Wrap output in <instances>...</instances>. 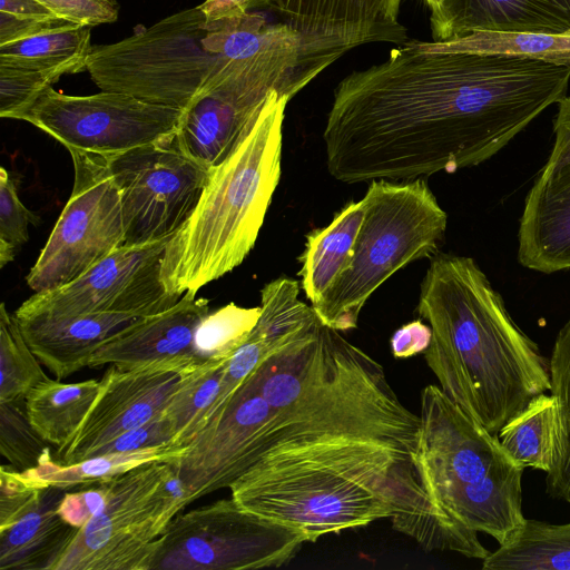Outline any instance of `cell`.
<instances>
[{"label":"cell","mask_w":570,"mask_h":570,"mask_svg":"<svg viewBox=\"0 0 570 570\" xmlns=\"http://www.w3.org/2000/svg\"><path fill=\"white\" fill-rule=\"evenodd\" d=\"M420 426L411 460L423 493L410 537L426 550L481 559L483 532L500 544L523 525V466L498 436L454 403L441 387L421 393Z\"/></svg>","instance_id":"4"},{"label":"cell","mask_w":570,"mask_h":570,"mask_svg":"<svg viewBox=\"0 0 570 570\" xmlns=\"http://www.w3.org/2000/svg\"><path fill=\"white\" fill-rule=\"evenodd\" d=\"M298 283L278 277L261 291V315L250 332L268 355L301 335L318 320L312 306L298 298Z\"/></svg>","instance_id":"28"},{"label":"cell","mask_w":570,"mask_h":570,"mask_svg":"<svg viewBox=\"0 0 570 570\" xmlns=\"http://www.w3.org/2000/svg\"><path fill=\"white\" fill-rule=\"evenodd\" d=\"M401 0H253L249 10L267 9L314 47L344 55L375 42L403 45Z\"/></svg>","instance_id":"17"},{"label":"cell","mask_w":570,"mask_h":570,"mask_svg":"<svg viewBox=\"0 0 570 570\" xmlns=\"http://www.w3.org/2000/svg\"><path fill=\"white\" fill-rule=\"evenodd\" d=\"M100 387V381L61 383L47 379L24 399L28 419L40 436L63 449L72 440Z\"/></svg>","instance_id":"25"},{"label":"cell","mask_w":570,"mask_h":570,"mask_svg":"<svg viewBox=\"0 0 570 570\" xmlns=\"http://www.w3.org/2000/svg\"><path fill=\"white\" fill-rule=\"evenodd\" d=\"M570 68L411 40L336 86L323 131L330 175L403 181L476 166L567 96Z\"/></svg>","instance_id":"1"},{"label":"cell","mask_w":570,"mask_h":570,"mask_svg":"<svg viewBox=\"0 0 570 570\" xmlns=\"http://www.w3.org/2000/svg\"><path fill=\"white\" fill-rule=\"evenodd\" d=\"M228 360L205 362L180 381L163 411L173 428L171 445L186 448L206 425Z\"/></svg>","instance_id":"30"},{"label":"cell","mask_w":570,"mask_h":570,"mask_svg":"<svg viewBox=\"0 0 570 570\" xmlns=\"http://www.w3.org/2000/svg\"><path fill=\"white\" fill-rule=\"evenodd\" d=\"M432 42L445 51L530 59L570 68V35L474 31L456 40Z\"/></svg>","instance_id":"32"},{"label":"cell","mask_w":570,"mask_h":570,"mask_svg":"<svg viewBox=\"0 0 570 570\" xmlns=\"http://www.w3.org/2000/svg\"><path fill=\"white\" fill-rule=\"evenodd\" d=\"M261 311V306L240 307L229 303L209 312L195 332L194 357L200 363L230 358L248 338Z\"/></svg>","instance_id":"34"},{"label":"cell","mask_w":570,"mask_h":570,"mask_svg":"<svg viewBox=\"0 0 570 570\" xmlns=\"http://www.w3.org/2000/svg\"><path fill=\"white\" fill-rule=\"evenodd\" d=\"M187 504L171 461L109 479L104 505L78 529L53 570H149L158 540Z\"/></svg>","instance_id":"8"},{"label":"cell","mask_w":570,"mask_h":570,"mask_svg":"<svg viewBox=\"0 0 570 570\" xmlns=\"http://www.w3.org/2000/svg\"><path fill=\"white\" fill-rule=\"evenodd\" d=\"M91 27L67 22L31 37L0 46V66L43 72L55 82L87 69Z\"/></svg>","instance_id":"24"},{"label":"cell","mask_w":570,"mask_h":570,"mask_svg":"<svg viewBox=\"0 0 570 570\" xmlns=\"http://www.w3.org/2000/svg\"><path fill=\"white\" fill-rule=\"evenodd\" d=\"M59 18L77 24L94 27L117 20V0H39Z\"/></svg>","instance_id":"39"},{"label":"cell","mask_w":570,"mask_h":570,"mask_svg":"<svg viewBox=\"0 0 570 570\" xmlns=\"http://www.w3.org/2000/svg\"><path fill=\"white\" fill-rule=\"evenodd\" d=\"M30 423L24 400L0 403V452L19 470L38 466L49 448Z\"/></svg>","instance_id":"35"},{"label":"cell","mask_w":570,"mask_h":570,"mask_svg":"<svg viewBox=\"0 0 570 570\" xmlns=\"http://www.w3.org/2000/svg\"><path fill=\"white\" fill-rule=\"evenodd\" d=\"M289 100L275 91L252 129L210 169L193 215L165 248L160 278L169 294H197L239 266L255 246L281 179Z\"/></svg>","instance_id":"5"},{"label":"cell","mask_w":570,"mask_h":570,"mask_svg":"<svg viewBox=\"0 0 570 570\" xmlns=\"http://www.w3.org/2000/svg\"><path fill=\"white\" fill-rule=\"evenodd\" d=\"M181 115L127 94L69 96L49 86L12 119L30 122L68 150L116 155L174 136Z\"/></svg>","instance_id":"12"},{"label":"cell","mask_w":570,"mask_h":570,"mask_svg":"<svg viewBox=\"0 0 570 570\" xmlns=\"http://www.w3.org/2000/svg\"><path fill=\"white\" fill-rule=\"evenodd\" d=\"M553 131V147L540 175L551 174L570 163V97L568 96L558 102Z\"/></svg>","instance_id":"42"},{"label":"cell","mask_w":570,"mask_h":570,"mask_svg":"<svg viewBox=\"0 0 570 570\" xmlns=\"http://www.w3.org/2000/svg\"><path fill=\"white\" fill-rule=\"evenodd\" d=\"M65 492L49 485L30 511L0 531L1 570H53L79 529L58 512Z\"/></svg>","instance_id":"22"},{"label":"cell","mask_w":570,"mask_h":570,"mask_svg":"<svg viewBox=\"0 0 570 570\" xmlns=\"http://www.w3.org/2000/svg\"><path fill=\"white\" fill-rule=\"evenodd\" d=\"M78 491L65 492L58 512L69 524L82 527L105 503L109 480L79 485Z\"/></svg>","instance_id":"40"},{"label":"cell","mask_w":570,"mask_h":570,"mask_svg":"<svg viewBox=\"0 0 570 570\" xmlns=\"http://www.w3.org/2000/svg\"><path fill=\"white\" fill-rule=\"evenodd\" d=\"M518 261L551 274L570 268V163L539 175L520 217Z\"/></svg>","instance_id":"20"},{"label":"cell","mask_w":570,"mask_h":570,"mask_svg":"<svg viewBox=\"0 0 570 570\" xmlns=\"http://www.w3.org/2000/svg\"><path fill=\"white\" fill-rule=\"evenodd\" d=\"M186 448L171 444L151 446L130 452L108 453L83 461L65 464L50 456L31 469L48 485L69 489L76 485L109 480L155 461H175Z\"/></svg>","instance_id":"31"},{"label":"cell","mask_w":570,"mask_h":570,"mask_svg":"<svg viewBox=\"0 0 570 570\" xmlns=\"http://www.w3.org/2000/svg\"><path fill=\"white\" fill-rule=\"evenodd\" d=\"M430 24L434 42L474 31L570 35V0H440Z\"/></svg>","instance_id":"19"},{"label":"cell","mask_w":570,"mask_h":570,"mask_svg":"<svg viewBox=\"0 0 570 570\" xmlns=\"http://www.w3.org/2000/svg\"><path fill=\"white\" fill-rule=\"evenodd\" d=\"M229 489L243 508L302 530L307 542L384 518L402 532L423 508L410 453L346 436L274 449Z\"/></svg>","instance_id":"3"},{"label":"cell","mask_w":570,"mask_h":570,"mask_svg":"<svg viewBox=\"0 0 570 570\" xmlns=\"http://www.w3.org/2000/svg\"><path fill=\"white\" fill-rule=\"evenodd\" d=\"M549 373L557 423L552 466L546 478L547 492L570 503V317L554 341Z\"/></svg>","instance_id":"29"},{"label":"cell","mask_w":570,"mask_h":570,"mask_svg":"<svg viewBox=\"0 0 570 570\" xmlns=\"http://www.w3.org/2000/svg\"><path fill=\"white\" fill-rule=\"evenodd\" d=\"M432 337L431 327L416 320L397 328L391 337V350L396 358H407L425 352Z\"/></svg>","instance_id":"43"},{"label":"cell","mask_w":570,"mask_h":570,"mask_svg":"<svg viewBox=\"0 0 570 570\" xmlns=\"http://www.w3.org/2000/svg\"><path fill=\"white\" fill-rule=\"evenodd\" d=\"M69 153L75 168L71 196L26 277L36 293L72 282L125 243L121 198L108 155Z\"/></svg>","instance_id":"11"},{"label":"cell","mask_w":570,"mask_h":570,"mask_svg":"<svg viewBox=\"0 0 570 570\" xmlns=\"http://www.w3.org/2000/svg\"><path fill=\"white\" fill-rule=\"evenodd\" d=\"M200 364L194 357H180L131 370L110 365L77 433L57 451L60 462L92 458L109 442L159 415L183 377Z\"/></svg>","instance_id":"16"},{"label":"cell","mask_w":570,"mask_h":570,"mask_svg":"<svg viewBox=\"0 0 570 570\" xmlns=\"http://www.w3.org/2000/svg\"><path fill=\"white\" fill-rule=\"evenodd\" d=\"M416 312L432 331L424 358L441 390L490 433L550 391L549 364L473 258L435 254Z\"/></svg>","instance_id":"2"},{"label":"cell","mask_w":570,"mask_h":570,"mask_svg":"<svg viewBox=\"0 0 570 570\" xmlns=\"http://www.w3.org/2000/svg\"><path fill=\"white\" fill-rule=\"evenodd\" d=\"M52 83L43 72L0 66V116L13 118Z\"/></svg>","instance_id":"38"},{"label":"cell","mask_w":570,"mask_h":570,"mask_svg":"<svg viewBox=\"0 0 570 570\" xmlns=\"http://www.w3.org/2000/svg\"><path fill=\"white\" fill-rule=\"evenodd\" d=\"M332 63L323 57L229 60L183 110L176 145L202 166H218L252 129L275 91L292 99Z\"/></svg>","instance_id":"9"},{"label":"cell","mask_w":570,"mask_h":570,"mask_svg":"<svg viewBox=\"0 0 570 570\" xmlns=\"http://www.w3.org/2000/svg\"><path fill=\"white\" fill-rule=\"evenodd\" d=\"M67 22L62 18L29 19L0 11V46L18 41Z\"/></svg>","instance_id":"44"},{"label":"cell","mask_w":570,"mask_h":570,"mask_svg":"<svg viewBox=\"0 0 570 570\" xmlns=\"http://www.w3.org/2000/svg\"><path fill=\"white\" fill-rule=\"evenodd\" d=\"M174 136L108 155L121 198L126 246L174 236L202 197L210 169L186 156Z\"/></svg>","instance_id":"13"},{"label":"cell","mask_w":570,"mask_h":570,"mask_svg":"<svg viewBox=\"0 0 570 570\" xmlns=\"http://www.w3.org/2000/svg\"><path fill=\"white\" fill-rule=\"evenodd\" d=\"M483 570H570V522L525 519L521 529L482 560Z\"/></svg>","instance_id":"26"},{"label":"cell","mask_w":570,"mask_h":570,"mask_svg":"<svg viewBox=\"0 0 570 570\" xmlns=\"http://www.w3.org/2000/svg\"><path fill=\"white\" fill-rule=\"evenodd\" d=\"M173 436V428L161 412L147 423L109 442L95 456L170 444Z\"/></svg>","instance_id":"41"},{"label":"cell","mask_w":570,"mask_h":570,"mask_svg":"<svg viewBox=\"0 0 570 570\" xmlns=\"http://www.w3.org/2000/svg\"><path fill=\"white\" fill-rule=\"evenodd\" d=\"M39 217L20 200L17 183L11 174L0 168V268L12 262L29 239V226Z\"/></svg>","instance_id":"36"},{"label":"cell","mask_w":570,"mask_h":570,"mask_svg":"<svg viewBox=\"0 0 570 570\" xmlns=\"http://www.w3.org/2000/svg\"><path fill=\"white\" fill-rule=\"evenodd\" d=\"M364 215L365 202L362 198L346 205L327 226L306 236L299 257V275L311 306L323 298L347 267Z\"/></svg>","instance_id":"23"},{"label":"cell","mask_w":570,"mask_h":570,"mask_svg":"<svg viewBox=\"0 0 570 570\" xmlns=\"http://www.w3.org/2000/svg\"><path fill=\"white\" fill-rule=\"evenodd\" d=\"M0 11L29 19L59 18L39 0H0Z\"/></svg>","instance_id":"46"},{"label":"cell","mask_w":570,"mask_h":570,"mask_svg":"<svg viewBox=\"0 0 570 570\" xmlns=\"http://www.w3.org/2000/svg\"><path fill=\"white\" fill-rule=\"evenodd\" d=\"M271 415L268 402L247 376L224 409L171 461L188 503L229 488L259 459V442Z\"/></svg>","instance_id":"15"},{"label":"cell","mask_w":570,"mask_h":570,"mask_svg":"<svg viewBox=\"0 0 570 570\" xmlns=\"http://www.w3.org/2000/svg\"><path fill=\"white\" fill-rule=\"evenodd\" d=\"M29 347L14 314L0 306V403L24 400L48 379Z\"/></svg>","instance_id":"33"},{"label":"cell","mask_w":570,"mask_h":570,"mask_svg":"<svg viewBox=\"0 0 570 570\" xmlns=\"http://www.w3.org/2000/svg\"><path fill=\"white\" fill-rule=\"evenodd\" d=\"M307 542L294 527L243 508L233 498L177 514L158 540L149 570L281 567Z\"/></svg>","instance_id":"10"},{"label":"cell","mask_w":570,"mask_h":570,"mask_svg":"<svg viewBox=\"0 0 570 570\" xmlns=\"http://www.w3.org/2000/svg\"><path fill=\"white\" fill-rule=\"evenodd\" d=\"M199 6L170 14L118 42L92 47L91 80L105 91L185 109L229 63L207 47Z\"/></svg>","instance_id":"7"},{"label":"cell","mask_w":570,"mask_h":570,"mask_svg":"<svg viewBox=\"0 0 570 570\" xmlns=\"http://www.w3.org/2000/svg\"><path fill=\"white\" fill-rule=\"evenodd\" d=\"M351 261L313 307L320 322L338 332L356 328L371 295L394 273L435 254L448 215L424 178L372 180Z\"/></svg>","instance_id":"6"},{"label":"cell","mask_w":570,"mask_h":570,"mask_svg":"<svg viewBox=\"0 0 570 570\" xmlns=\"http://www.w3.org/2000/svg\"><path fill=\"white\" fill-rule=\"evenodd\" d=\"M208 313V299L186 292L171 307L138 318L104 341L92 353L88 366L108 364L131 370L194 357V335Z\"/></svg>","instance_id":"18"},{"label":"cell","mask_w":570,"mask_h":570,"mask_svg":"<svg viewBox=\"0 0 570 570\" xmlns=\"http://www.w3.org/2000/svg\"><path fill=\"white\" fill-rule=\"evenodd\" d=\"M556 423L554 397L542 393L510 419L497 436L504 450L523 468L548 473L553 461Z\"/></svg>","instance_id":"27"},{"label":"cell","mask_w":570,"mask_h":570,"mask_svg":"<svg viewBox=\"0 0 570 570\" xmlns=\"http://www.w3.org/2000/svg\"><path fill=\"white\" fill-rule=\"evenodd\" d=\"M253 0H205L199 8L206 22H218L246 13Z\"/></svg>","instance_id":"45"},{"label":"cell","mask_w":570,"mask_h":570,"mask_svg":"<svg viewBox=\"0 0 570 570\" xmlns=\"http://www.w3.org/2000/svg\"><path fill=\"white\" fill-rule=\"evenodd\" d=\"M424 1L428 4V7L430 8V10H432L433 8L436 7V4L439 3L440 0H424Z\"/></svg>","instance_id":"47"},{"label":"cell","mask_w":570,"mask_h":570,"mask_svg":"<svg viewBox=\"0 0 570 570\" xmlns=\"http://www.w3.org/2000/svg\"><path fill=\"white\" fill-rule=\"evenodd\" d=\"M173 236L141 245L120 246L72 282L35 293L14 312L16 318H61L92 313L153 315L175 305L160 278L165 248Z\"/></svg>","instance_id":"14"},{"label":"cell","mask_w":570,"mask_h":570,"mask_svg":"<svg viewBox=\"0 0 570 570\" xmlns=\"http://www.w3.org/2000/svg\"><path fill=\"white\" fill-rule=\"evenodd\" d=\"M49 485L29 470L0 469V531L14 524L40 500Z\"/></svg>","instance_id":"37"},{"label":"cell","mask_w":570,"mask_h":570,"mask_svg":"<svg viewBox=\"0 0 570 570\" xmlns=\"http://www.w3.org/2000/svg\"><path fill=\"white\" fill-rule=\"evenodd\" d=\"M138 318L141 317L105 312L61 318H17V322L40 363L61 380L88 366L104 341Z\"/></svg>","instance_id":"21"}]
</instances>
